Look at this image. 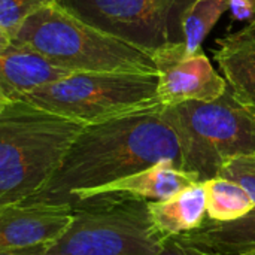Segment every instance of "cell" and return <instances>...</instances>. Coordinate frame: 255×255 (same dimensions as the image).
Listing matches in <instances>:
<instances>
[{"label": "cell", "mask_w": 255, "mask_h": 255, "mask_svg": "<svg viewBox=\"0 0 255 255\" xmlns=\"http://www.w3.org/2000/svg\"><path fill=\"white\" fill-rule=\"evenodd\" d=\"M251 112H253V117H254L255 120V109H251Z\"/></svg>", "instance_id": "cell-24"}, {"label": "cell", "mask_w": 255, "mask_h": 255, "mask_svg": "<svg viewBox=\"0 0 255 255\" xmlns=\"http://www.w3.org/2000/svg\"><path fill=\"white\" fill-rule=\"evenodd\" d=\"M75 73L37 51L9 45L0 49V102L21 100Z\"/></svg>", "instance_id": "cell-11"}, {"label": "cell", "mask_w": 255, "mask_h": 255, "mask_svg": "<svg viewBox=\"0 0 255 255\" xmlns=\"http://www.w3.org/2000/svg\"><path fill=\"white\" fill-rule=\"evenodd\" d=\"M233 19L253 21L255 19V0H230V9Z\"/></svg>", "instance_id": "cell-19"}, {"label": "cell", "mask_w": 255, "mask_h": 255, "mask_svg": "<svg viewBox=\"0 0 255 255\" xmlns=\"http://www.w3.org/2000/svg\"><path fill=\"white\" fill-rule=\"evenodd\" d=\"M214 60L236 102L255 109V19L244 28L217 39Z\"/></svg>", "instance_id": "cell-12"}, {"label": "cell", "mask_w": 255, "mask_h": 255, "mask_svg": "<svg viewBox=\"0 0 255 255\" xmlns=\"http://www.w3.org/2000/svg\"><path fill=\"white\" fill-rule=\"evenodd\" d=\"M72 206L73 223L46 255H158L167 239L146 200L100 196Z\"/></svg>", "instance_id": "cell-5"}, {"label": "cell", "mask_w": 255, "mask_h": 255, "mask_svg": "<svg viewBox=\"0 0 255 255\" xmlns=\"http://www.w3.org/2000/svg\"><path fill=\"white\" fill-rule=\"evenodd\" d=\"M158 255H193L190 253V250H187L185 247H182L175 238H167L164 241L163 250Z\"/></svg>", "instance_id": "cell-21"}, {"label": "cell", "mask_w": 255, "mask_h": 255, "mask_svg": "<svg viewBox=\"0 0 255 255\" xmlns=\"http://www.w3.org/2000/svg\"><path fill=\"white\" fill-rule=\"evenodd\" d=\"M199 182L202 181L197 175L190 173L170 161H161L115 182L79 191L73 196L72 205L100 196L160 202Z\"/></svg>", "instance_id": "cell-10"}, {"label": "cell", "mask_w": 255, "mask_h": 255, "mask_svg": "<svg viewBox=\"0 0 255 255\" xmlns=\"http://www.w3.org/2000/svg\"><path fill=\"white\" fill-rule=\"evenodd\" d=\"M75 209L69 203L22 202L0 208V250L52 245L70 227Z\"/></svg>", "instance_id": "cell-9"}, {"label": "cell", "mask_w": 255, "mask_h": 255, "mask_svg": "<svg viewBox=\"0 0 255 255\" xmlns=\"http://www.w3.org/2000/svg\"><path fill=\"white\" fill-rule=\"evenodd\" d=\"M10 45L37 51L76 73H158L149 51L85 22L58 1L31 13Z\"/></svg>", "instance_id": "cell-3"}, {"label": "cell", "mask_w": 255, "mask_h": 255, "mask_svg": "<svg viewBox=\"0 0 255 255\" xmlns=\"http://www.w3.org/2000/svg\"><path fill=\"white\" fill-rule=\"evenodd\" d=\"M161 161L184 169L181 142L163 105L87 126L46 187L25 202L72 205L79 191L115 182Z\"/></svg>", "instance_id": "cell-1"}, {"label": "cell", "mask_w": 255, "mask_h": 255, "mask_svg": "<svg viewBox=\"0 0 255 255\" xmlns=\"http://www.w3.org/2000/svg\"><path fill=\"white\" fill-rule=\"evenodd\" d=\"M208 221L230 223L236 221L255 208L254 199L238 182L226 178L205 181Z\"/></svg>", "instance_id": "cell-15"}, {"label": "cell", "mask_w": 255, "mask_h": 255, "mask_svg": "<svg viewBox=\"0 0 255 255\" xmlns=\"http://www.w3.org/2000/svg\"><path fill=\"white\" fill-rule=\"evenodd\" d=\"M158 70V100L163 106L185 102H215L229 91V84L203 51L185 55V43L152 52Z\"/></svg>", "instance_id": "cell-8"}, {"label": "cell", "mask_w": 255, "mask_h": 255, "mask_svg": "<svg viewBox=\"0 0 255 255\" xmlns=\"http://www.w3.org/2000/svg\"><path fill=\"white\" fill-rule=\"evenodd\" d=\"M218 176L241 184L255 202V154L239 155L227 160L220 169Z\"/></svg>", "instance_id": "cell-18"}, {"label": "cell", "mask_w": 255, "mask_h": 255, "mask_svg": "<svg viewBox=\"0 0 255 255\" xmlns=\"http://www.w3.org/2000/svg\"><path fill=\"white\" fill-rule=\"evenodd\" d=\"M194 0H58L85 22L151 54L184 43V15Z\"/></svg>", "instance_id": "cell-7"}, {"label": "cell", "mask_w": 255, "mask_h": 255, "mask_svg": "<svg viewBox=\"0 0 255 255\" xmlns=\"http://www.w3.org/2000/svg\"><path fill=\"white\" fill-rule=\"evenodd\" d=\"M182 148L184 170L202 182L218 176L235 157L255 154V120L227 91L215 102H185L163 106Z\"/></svg>", "instance_id": "cell-4"}, {"label": "cell", "mask_w": 255, "mask_h": 255, "mask_svg": "<svg viewBox=\"0 0 255 255\" xmlns=\"http://www.w3.org/2000/svg\"><path fill=\"white\" fill-rule=\"evenodd\" d=\"M58 0H0V49L10 45L22 22L40 7Z\"/></svg>", "instance_id": "cell-17"}, {"label": "cell", "mask_w": 255, "mask_h": 255, "mask_svg": "<svg viewBox=\"0 0 255 255\" xmlns=\"http://www.w3.org/2000/svg\"><path fill=\"white\" fill-rule=\"evenodd\" d=\"M190 250V253L193 255H220V254H209V253H203V251H199V250H194V248H187Z\"/></svg>", "instance_id": "cell-22"}, {"label": "cell", "mask_w": 255, "mask_h": 255, "mask_svg": "<svg viewBox=\"0 0 255 255\" xmlns=\"http://www.w3.org/2000/svg\"><path fill=\"white\" fill-rule=\"evenodd\" d=\"M85 127L27 100L0 102V208L39 194Z\"/></svg>", "instance_id": "cell-2"}, {"label": "cell", "mask_w": 255, "mask_h": 255, "mask_svg": "<svg viewBox=\"0 0 255 255\" xmlns=\"http://www.w3.org/2000/svg\"><path fill=\"white\" fill-rule=\"evenodd\" d=\"M230 9V0H194L184 15L185 55H193L200 49L203 40L218 22L221 15Z\"/></svg>", "instance_id": "cell-16"}, {"label": "cell", "mask_w": 255, "mask_h": 255, "mask_svg": "<svg viewBox=\"0 0 255 255\" xmlns=\"http://www.w3.org/2000/svg\"><path fill=\"white\" fill-rule=\"evenodd\" d=\"M185 248L220 255H242L255 250V208L230 223L206 221L202 227L175 236Z\"/></svg>", "instance_id": "cell-14"}, {"label": "cell", "mask_w": 255, "mask_h": 255, "mask_svg": "<svg viewBox=\"0 0 255 255\" xmlns=\"http://www.w3.org/2000/svg\"><path fill=\"white\" fill-rule=\"evenodd\" d=\"M51 245H33L0 250V255H46Z\"/></svg>", "instance_id": "cell-20"}, {"label": "cell", "mask_w": 255, "mask_h": 255, "mask_svg": "<svg viewBox=\"0 0 255 255\" xmlns=\"http://www.w3.org/2000/svg\"><path fill=\"white\" fill-rule=\"evenodd\" d=\"M87 126L160 106L158 73L82 72L24 99Z\"/></svg>", "instance_id": "cell-6"}, {"label": "cell", "mask_w": 255, "mask_h": 255, "mask_svg": "<svg viewBox=\"0 0 255 255\" xmlns=\"http://www.w3.org/2000/svg\"><path fill=\"white\" fill-rule=\"evenodd\" d=\"M242 255H255V250H253V251H248V253H245V254Z\"/></svg>", "instance_id": "cell-23"}, {"label": "cell", "mask_w": 255, "mask_h": 255, "mask_svg": "<svg viewBox=\"0 0 255 255\" xmlns=\"http://www.w3.org/2000/svg\"><path fill=\"white\" fill-rule=\"evenodd\" d=\"M151 220L164 238H175L202 227L208 221L206 188L194 184L172 197L148 202Z\"/></svg>", "instance_id": "cell-13"}]
</instances>
